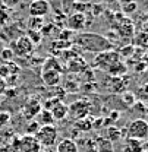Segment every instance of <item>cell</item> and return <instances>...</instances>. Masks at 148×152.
I'll return each instance as SVG.
<instances>
[{"instance_id":"cell-32","label":"cell","mask_w":148,"mask_h":152,"mask_svg":"<svg viewBox=\"0 0 148 152\" xmlns=\"http://www.w3.org/2000/svg\"><path fill=\"white\" fill-rule=\"evenodd\" d=\"M7 89V85H6V82H4V79H1L0 77V96L4 94V91Z\"/></svg>"},{"instance_id":"cell-12","label":"cell","mask_w":148,"mask_h":152,"mask_svg":"<svg viewBox=\"0 0 148 152\" xmlns=\"http://www.w3.org/2000/svg\"><path fill=\"white\" fill-rule=\"evenodd\" d=\"M19 73V67L12 63V61H4L1 66H0V77L4 79V82H7L12 77H16V75Z\"/></svg>"},{"instance_id":"cell-11","label":"cell","mask_w":148,"mask_h":152,"mask_svg":"<svg viewBox=\"0 0 148 152\" xmlns=\"http://www.w3.org/2000/svg\"><path fill=\"white\" fill-rule=\"evenodd\" d=\"M85 25H87V18L82 12L72 13L66 22V26L69 28V31H82L85 28Z\"/></svg>"},{"instance_id":"cell-34","label":"cell","mask_w":148,"mask_h":152,"mask_svg":"<svg viewBox=\"0 0 148 152\" xmlns=\"http://www.w3.org/2000/svg\"><path fill=\"white\" fill-rule=\"evenodd\" d=\"M0 152H10V149L7 146H0Z\"/></svg>"},{"instance_id":"cell-35","label":"cell","mask_w":148,"mask_h":152,"mask_svg":"<svg viewBox=\"0 0 148 152\" xmlns=\"http://www.w3.org/2000/svg\"><path fill=\"white\" fill-rule=\"evenodd\" d=\"M142 152H148V151H142Z\"/></svg>"},{"instance_id":"cell-19","label":"cell","mask_w":148,"mask_h":152,"mask_svg":"<svg viewBox=\"0 0 148 152\" xmlns=\"http://www.w3.org/2000/svg\"><path fill=\"white\" fill-rule=\"evenodd\" d=\"M95 143H97L98 152H113L114 151V149H113V143H111L107 137L98 136V137H95Z\"/></svg>"},{"instance_id":"cell-13","label":"cell","mask_w":148,"mask_h":152,"mask_svg":"<svg viewBox=\"0 0 148 152\" xmlns=\"http://www.w3.org/2000/svg\"><path fill=\"white\" fill-rule=\"evenodd\" d=\"M50 113L53 115L54 121H62V120H65V118L69 115V108H68V105H66L65 102L59 101V102H56L54 105L52 107Z\"/></svg>"},{"instance_id":"cell-27","label":"cell","mask_w":148,"mask_h":152,"mask_svg":"<svg viewBox=\"0 0 148 152\" xmlns=\"http://www.w3.org/2000/svg\"><path fill=\"white\" fill-rule=\"evenodd\" d=\"M13 51H12V48H4L3 51H1V58L4 60V61H12V58H13Z\"/></svg>"},{"instance_id":"cell-25","label":"cell","mask_w":148,"mask_h":152,"mask_svg":"<svg viewBox=\"0 0 148 152\" xmlns=\"http://www.w3.org/2000/svg\"><path fill=\"white\" fill-rule=\"evenodd\" d=\"M122 9H123V12H125V13H133V12L138 9V4H136L135 1H128L126 4H123V7H122Z\"/></svg>"},{"instance_id":"cell-1","label":"cell","mask_w":148,"mask_h":152,"mask_svg":"<svg viewBox=\"0 0 148 152\" xmlns=\"http://www.w3.org/2000/svg\"><path fill=\"white\" fill-rule=\"evenodd\" d=\"M75 44L93 53H103V51H109L113 48V42L109 38L100 35V34H94V32H82L76 35Z\"/></svg>"},{"instance_id":"cell-23","label":"cell","mask_w":148,"mask_h":152,"mask_svg":"<svg viewBox=\"0 0 148 152\" xmlns=\"http://www.w3.org/2000/svg\"><path fill=\"white\" fill-rule=\"evenodd\" d=\"M44 26V19L43 18H29V29L40 31Z\"/></svg>"},{"instance_id":"cell-2","label":"cell","mask_w":148,"mask_h":152,"mask_svg":"<svg viewBox=\"0 0 148 152\" xmlns=\"http://www.w3.org/2000/svg\"><path fill=\"white\" fill-rule=\"evenodd\" d=\"M41 79L47 86H57L62 79V66L54 57H47L43 63Z\"/></svg>"},{"instance_id":"cell-14","label":"cell","mask_w":148,"mask_h":152,"mask_svg":"<svg viewBox=\"0 0 148 152\" xmlns=\"http://www.w3.org/2000/svg\"><path fill=\"white\" fill-rule=\"evenodd\" d=\"M56 152H78V143L72 137H63L57 143Z\"/></svg>"},{"instance_id":"cell-4","label":"cell","mask_w":148,"mask_h":152,"mask_svg":"<svg viewBox=\"0 0 148 152\" xmlns=\"http://www.w3.org/2000/svg\"><path fill=\"white\" fill-rule=\"evenodd\" d=\"M125 134L129 139H138L144 142L145 139H148V121L144 118L132 120L125 130Z\"/></svg>"},{"instance_id":"cell-17","label":"cell","mask_w":148,"mask_h":152,"mask_svg":"<svg viewBox=\"0 0 148 152\" xmlns=\"http://www.w3.org/2000/svg\"><path fill=\"white\" fill-rule=\"evenodd\" d=\"M93 118L88 115L85 118H81V120H76L75 121V129L78 132H88V130H93Z\"/></svg>"},{"instance_id":"cell-7","label":"cell","mask_w":148,"mask_h":152,"mask_svg":"<svg viewBox=\"0 0 148 152\" xmlns=\"http://www.w3.org/2000/svg\"><path fill=\"white\" fill-rule=\"evenodd\" d=\"M68 108H69V115L68 117H72L75 121H76V120H81V118L88 117L90 102L87 99H78V101L72 102L71 105H68Z\"/></svg>"},{"instance_id":"cell-8","label":"cell","mask_w":148,"mask_h":152,"mask_svg":"<svg viewBox=\"0 0 148 152\" xmlns=\"http://www.w3.org/2000/svg\"><path fill=\"white\" fill-rule=\"evenodd\" d=\"M50 13V3L49 0H32L28 6L29 18H44Z\"/></svg>"},{"instance_id":"cell-31","label":"cell","mask_w":148,"mask_h":152,"mask_svg":"<svg viewBox=\"0 0 148 152\" xmlns=\"http://www.w3.org/2000/svg\"><path fill=\"white\" fill-rule=\"evenodd\" d=\"M0 1H1L6 7H13V6H16V4H18L21 0H0Z\"/></svg>"},{"instance_id":"cell-5","label":"cell","mask_w":148,"mask_h":152,"mask_svg":"<svg viewBox=\"0 0 148 152\" xmlns=\"http://www.w3.org/2000/svg\"><path fill=\"white\" fill-rule=\"evenodd\" d=\"M57 136H59V132H57V127L54 124H52V126H40V129L35 133V137L40 142L43 149L44 148H53L56 145Z\"/></svg>"},{"instance_id":"cell-20","label":"cell","mask_w":148,"mask_h":152,"mask_svg":"<svg viewBox=\"0 0 148 152\" xmlns=\"http://www.w3.org/2000/svg\"><path fill=\"white\" fill-rule=\"evenodd\" d=\"M125 146L129 149V152H142V151H145V145L142 143V140H138V139H129V137H126Z\"/></svg>"},{"instance_id":"cell-30","label":"cell","mask_w":148,"mask_h":152,"mask_svg":"<svg viewBox=\"0 0 148 152\" xmlns=\"http://www.w3.org/2000/svg\"><path fill=\"white\" fill-rule=\"evenodd\" d=\"M122 99H123L128 105H132V104H133V95L130 94V92H125L123 96H122Z\"/></svg>"},{"instance_id":"cell-24","label":"cell","mask_w":148,"mask_h":152,"mask_svg":"<svg viewBox=\"0 0 148 152\" xmlns=\"http://www.w3.org/2000/svg\"><path fill=\"white\" fill-rule=\"evenodd\" d=\"M85 152H98L95 139H87L85 140Z\"/></svg>"},{"instance_id":"cell-26","label":"cell","mask_w":148,"mask_h":152,"mask_svg":"<svg viewBox=\"0 0 148 152\" xmlns=\"http://www.w3.org/2000/svg\"><path fill=\"white\" fill-rule=\"evenodd\" d=\"M7 20H9V10H7V9L0 7V26L6 25V23H7Z\"/></svg>"},{"instance_id":"cell-9","label":"cell","mask_w":148,"mask_h":152,"mask_svg":"<svg viewBox=\"0 0 148 152\" xmlns=\"http://www.w3.org/2000/svg\"><path fill=\"white\" fill-rule=\"evenodd\" d=\"M12 51H13V54H16L19 57H29L34 51V44L28 39L27 35H22V37L18 38Z\"/></svg>"},{"instance_id":"cell-22","label":"cell","mask_w":148,"mask_h":152,"mask_svg":"<svg viewBox=\"0 0 148 152\" xmlns=\"http://www.w3.org/2000/svg\"><path fill=\"white\" fill-rule=\"evenodd\" d=\"M41 32L40 31H34V29H28L27 31V37H28V39L35 45V44H40L41 42Z\"/></svg>"},{"instance_id":"cell-21","label":"cell","mask_w":148,"mask_h":152,"mask_svg":"<svg viewBox=\"0 0 148 152\" xmlns=\"http://www.w3.org/2000/svg\"><path fill=\"white\" fill-rule=\"evenodd\" d=\"M133 42L136 47L139 48H144V50H148V32L147 31H142V32H138L135 38H133Z\"/></svg>"},{"instance_id":"cell-18","label":"cell","mask_w":148,"mask_h":152,"mask_svg":"<svg viewBox=\"0 0 148 152\" xmlns=\"http://www.w3.org/2000/svg\"><path fill=\"white\" fill-rule=\"evenodd\" d=\"M123 134H125V132H122V129H119V127H116V126H109L107 130H106V137L110 140L111 143L120 140Z\"/></svg>"},{"instance_id":"cell-3","label":"cell","mask_w":148,"mask_h":152,"mask_svg":"<svg viewBox=\"0 0 148 152\" xmlns=\"http://www.w3.org/2000/svg\"><path fill=\"white\" fill-rule=\"evenodd\" d=\"M7 148L10 149V152H40L43 149L37 137L32 134L13 136Z\"/></svg>"},{"instance_id":"cell-6","label":"cell","mask_w":148,"mask_h":152,"mask_svg":"<svg viewBox=\"0 0 148 152\" xmlns=\"http://www.w3.org/2000/svg\"><path fill=\"white\" fill-rule=\"evenodd\" d=\"M120 61V54L114 50H109V51H103L98 53L95 57V64L101 69V70H109L114 63Z\"/></svg>"},{"instance_id":"cell-33","label":"cell","mask_w":148,"mask_h":152,"mask_svg":"<svg viewBox=\"0 0 148 152\" xmlns=\"http://www.w3.org/2000/svg\"><path fill=\"white\" fill-rule=\"evenodd\" d=\"M40 152H56V149H53V148H44V149H41Z\"/></svg>"},{"instance_id":"cell-29","label":"cell","mask_w":148,"mask_h":152,"mask_svg":"<svg viewBox=\"0 0 148 152\" xmlns=\"http://www.w3.org/2000/svg\"><path fill=\"white\" fill-rule=\"evenodd\" d=\"M28 129V132L27 134H32V136H35V133H37V130L40 129V124H38L35 120H31V124H29V127H27Z\"/></svg>"},{"instance_id":"cell-10","label":"cell","mask_w":148,"mask_h":152,"mask_svg":"<svg viewBox=\"0 0 148 152\" xmlns=\"http://www.w3.org/2000/svg\"><path fill=\"white\" fill-rule=\"evenodd\" d=\"M41 110H43V105L40 104V101H38L37 98H31V99H28L27 104L24 105L22 113H24V117H25V118L34 120Z\"/></svg>"},{"instance_id":"cell-15","label":"cell","mask_w":148,"mask_h":152,"mask_svg":"<svg viewBox=\"0 0 148 152\" xmlns=\"http://www.w3.org/2000/svg\"><path fill=\"white\" fill-rule=\"evenodd\" d=\"M87 67V63L84 61V58L79 56H75L72 58H69L68 61V69L71 72H84Z\"/></svg>"},{"instance_id":"cell-28","label":"cell","mask_w":148,"mask_h":152,"mask_svg":"<svg viewBox=\"0 0 148 152\" xmlns=\"http://www.w3.org/2000/svg\"><path fill=\"white\" fill-rule=\"evenodd\" d=\"M9 121H10V114L6 113V111H0V127H3Z\"/></svg>"},{"instance_id":"cell-16","label":"cell","mask_w":148,"mask_h":152,"mask_svg":"<svg viewBox=\"0 0 148 152\" xmlns=\"http://www.w3.org/2000/svg\"><path fill=\"white\" fill-rule=\"evenodd\" d=\"M34 120L40 126H52V124H54V118H53V115L50 113V110H41Z\"/></svg>"}]
</instances>
